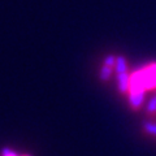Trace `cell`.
I'll return each mask as SVG.
<instances>
[{"instance_id": "obj_8", "label": "cell", "mask_w": 156, "mask_h": 156, "mask_svg": "<svg viewBox=\"0 0 156 156\" xmlns=\"http://www.w3.org/2000/svg\"><path fill=\"white\" fill-rule=\"evenodd\" d=\"M116 58H117V56H115V55H107L104 57V60H103V65L109 66V68H113V69H115Z\"/></svg>"}, {"instance_id": "obj_7", "label": "cell", "mask_w": 156, "mask_h": 156, "mask_svg": "<svg viewBox=\"0 0 156 156\" xmlns=\"http://www.w3.org/2000/svg\"><path fill=\"white\" fill-rule=\"evenodd\" d=\"M146 113L148 116H156V94L148 100L146 105Z\"/></svg>"}, {"instance_id": "obj_5", "label": "cell", "mask_w": 156, "mask_h": 156, "mask_svg": "<svg viewBox=\"0 0 156 156\" xmlns=\"http://www.w3.org/2000/svg\"><path fill=\"white\" fill-rule=\"evenodd\" d=\"M142 130H143L144 134L156 138V122H152V121H144L142 124Z\"/></svg>"}, {"instance_id": "obj_10", "label": "cell", "mask_w": 156, "mask_h": 156, "mask_svg": "<svg viewBox=\"0 0 156 156\" xmlns=\"http://www.w3.org/2000/svg\"><path fill=\"white\" fill-rule=\"evenodd\" d=\"M21 156H31V155H21Z\"/></svg>"}, {"instance_id": "obj_9", "label": "cell", "mask_w": 156, "mask_h": 156, "mask_svg": "<svg viewBox=\"0 0 156 156\" xmlns=\"http://www.w3.org/2000/svg\"><path fill=\"white\" fill-rule=\"evenodd\" d=\"M0 156H21L20 154H17L14 150L9 148V147H4L2 148V151H0Z\"/></svg>"}, {"instance_id": "obj_4", "label": "cell", "mask_w": 156, "mask_h": 156, "mask_svg": "<svg viewBox=\"0 0 156 156\" xmlns=\"http://www.w3.org/2000/svg\"><path fill=\"white\" fill-rule=\"evenodd\" d=\"M115 70H116V74L119 73H126L129 72V68H128V61L122 55H119L116 58V65H115Z\"/></svg>"}, {"instance_id": "obj_6", "label": "cell", "mask_w": 156, "mask_h": 156, "mask_svg": "<svg viewBox=\"0 0 156 156\" xmlns=\"http://www.w3.org/2000/svg\"><path fill=\"white\" fill-rule=\"evenodd\" d=\"M112 73H113V68L103 65L101 66V69H100V72H99V77H100L101 81L107 82V81H109V78L112 77Z\"/></svg>"}, {"instance_id": "obj_3", "label": "cell", "mask_w": 156, "mask_h": 156, "mask_svg": "<svg viewBox=\"0 0 156 156\" xmlns=\"http://www.w3.org/2000/svg\"><path fill=\"white\" fill-rule=\"evenodd\" d=\"M129 95V105L133 111H139L144 103L146 92H138V94H128Z\"/></svg>"}, {"instance_id": "obj_1", "label": "cell", "mask_w": 156, "mask_h": 156, "mask_svg": "<svg viewBox=\"0 0 156 156\" xmlns=\"http://www.w3.org/2000/svg\"><path fill=\"white\" fill-rule=\"evenodd\" d=\"M143 72L146 91L156 90V61H152L148 65L143 66Z\"/></svg>"}, {"instance_id": "obj_2", "label": "cell", "mask_w": 156, "mask_h": 156, "mask_svg": "<svg viewBox=\"0 0 156 156\" xmlns=\"http://www.w3.org/2000/svg\"><path fill=\"white\" fill-rule=\"evenodd\" d=\"M130 72L126 73H119L116 74L117 78V87L121 94H128L129 92V87H130Z\"/></svg>"}]
</instances>
